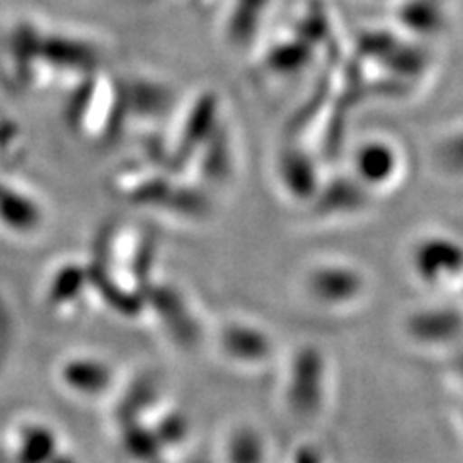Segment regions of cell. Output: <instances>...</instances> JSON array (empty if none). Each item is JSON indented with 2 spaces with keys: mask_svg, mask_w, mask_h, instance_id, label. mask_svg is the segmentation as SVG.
Returning a JSON list of instances; mask_svg holds the SVG:
<instances>
[{
  "mask_svg": "<svg viewBox=\"0 0 463 463\" xmlns=\"http://www.w3.org/2000/svg\"><path fill=\"white\" fill-rule=\"evenodd\" d=\"M306 296L326 311L357 307L369 296V280L352 267H321L307 274Z\"/></svg>",
  "mask_w": 463,
  "mask_h": 463,
  "instance_id": "cell-1",
  "label": "cell"
},
{
  "mask_svg": "<svg viewBox=\"0 0 463 463\" xmlns=\"http://www.w3.org/2000/svg\"><path fill=\"white\" fill-rule=\"evenodd\" d=\"M298 369L299 384L296 388H289V405L296 408L299 413H317L323 408V400L326 398V365L323 357L315 350H306L301 354Z\"/></svg>",
  "mask_w": 463,
  "mask_h": 463,
  "instance_id": "cell-3",
  "label": "cell"
},
{
  "mask_svg": "<svg viewBox=\"0 0 463 463\" xmlns=\"http://www.w3.org/2000/svg\"><path fill=\"white\" fill-rule=\"evenodd\" d=\"M403 332L423 347H448L463 338V309L456 306L417 307L403 321Z\"/></svg>",
  "mask_w": 463,
  "mask_h": 463,
  "instance_id": "cell-2",
  "label": "cell"
}]
</instances>
